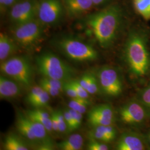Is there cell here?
Here are the masks:
<instances>
[{
	"label": "cell",
	"instance_id": "obj_1",
	"mask_svg": "<svg viewBox=\"0 0 150 150\" xmlns=\"http://www.w3.org/2000/svg\"><path fill=\"white\" fill-rule=\"evenodd\" d=\"M121 20L118 7L112 6L88 16L87 23L103 48L109 47L116 36Z\"/></svg>",
	"mask_w": 150,
	"mask_h": 150
},
{
	"label": "cell",
	"instance_id": "obj_2",
	"mask_svg": "<svg viewBox=\"0 0 150 150\" xmlns=\"http://www.w3.org/2000/svg\"><path fill=\"white\" fill-rule=\"evenodd\" d=\"M125 56L131 74L142 78L150 71V54L145 36L139 32H132L127 40Z\"/></svg>",
	"mask_w": 150,
	"mask_h": 150
},
{
	"label": "cell",
	"instance_id": "obj_3",
	"mask_svg": "<svg viewBox=\"0 0 150 150\" xmlns=\"http://www.w3.org/2000/svg\"><path fill=\"white\" fill-rule=\"evenodd\" d=\"M39 72L43 77L54 79L63 82L72 79L75 70L58 56L52 53H43L36 58Z\"/></svg>",
	"mask_w": 150,
	"mask_h": 150
},
{
	"label": "cell",
	"instance_id": "obj_4",
	"mask_svg": "<svg viewBox=\"0 0 150 150\" xmlns=\"http://www.w3.org/2000/svg\"><path fill=\"white\" fill-rule=\"evenodd\" d=\"M2 74L15 81L21 86L28 87L32 80V69L29 60L25 57L16 56L2 62Z\"/></svg>",
	"mask_w": 150,
	"mask_h": 150
},
{
	"label": "cell",
	"instance_id": "obj_5",
	"mask_svg": "<svg viewBox=\"0 0 150 150\" xmlns=\"http://www.w3.org/2000/svg\"><path fill=\"white\" fill-rule=\"evenodd\" d=\"M58 45L61 51L73 61L88 62L98 58V53L92 46L75 38H64L59 40Z\"/></svg>",
	"mask_w": 150,
	"mask_h": 150
},
{
	"label": "cell",
	"instance_id": "obj_6",
	"mask_svg": "<svg viewBox=\"0 0 150 150\" xmlns=\"http://www.w3.org/2000/svg\"><path fill=\"white\" fill-rule=\"evenodd\" d=\"M42 23L34 20L32 21L16 25L13 31L15 41L23 47L29 48L38 43L42 37Z\"/></svg>",
	"mask_w": 150,
	"mask_h": 150
},
{
	"label": "cell",
	"instance_id": "obj_7",
	"mask_svg": "<svg viewBox=\"0 0 150 150\" xmlns=\"http://www.w3.org/2000/svg\"><path fill=\"white\" fill-rule=\"evenodd\" d=\"M97 79L103 92L109 96L120 95L122 91V83L118 72L110 66L98 70Z\"/></svg>",
	"mask_w": 150,
	"mask_h": 150
},
{
	"label": "cell",
	"instance_id": "obj_8",
	"mask_svg": "<svg viewBox=\"0 0 150 150\" xmlns=\"http://www.w3.org/2000/svg\"><path fill=\"white\" fill-rule=\"evenodd\" d=\"M38 4L32 0H25L17 3L11 8V21L20 25L32 21L38 16Z\"/></svg>",
	"mask_w": 150,
	"mask_h": 150
},
{
	"label": "cell",
	"instance_id": "obj_9",
	"mask_svg": "<svg viewBox=\"0 0 150 150\" xmlns=\"http://www.w3.org/2000/svg\"><path fill=\"white\" fill-rule=\"evenodd\" d=\"M63 13V5L59 0H42L38 4V21L45 25H52L59 21Z\"/></svg>",
	"mask_w": 150,
	"mask_h": 150
},
{
	"label": "cell",
	"instance_id": "obj_10",
	"mask_svg": "<svg viewBox=\"0 0 150 150\" xmlns=\"http://www.w3.org/2000/svg\"><path fill=\"white\" fill-rule=\"evenodd\" d=\"M119 113L123 122L131 125L142 123L148 117L145 105L135 101L128 102L121 107Z\"/></svg>",
	"mask_w": 150,
	"mask_h": 150
},
{
	"label": "cell",
	"instance_id": "obj_11",
	"mask_svg": "<svg viewBox=\"0 0 150 150\" xmlns=\"http://www.w3.org/2000/svg\"><path fill=\"white\" fill-rule=\"evenodd\" d=\"M88 121L93 127L98 126L111 125L115 115L112 108L109 105H100L91 108L88 113Z\"/></svg>",
	"mask_w": 150,
	"mask_h": 150
},
{
	"label": "cell",
	"instance_id": "obj_12",
	"mask_svg": "<svg viewBox=\"0 0 150 150\" xmlns=\"http://www.w3.org/2000/svg\"><path fill=\"white\" fill-rule=\"evenodd\" d=\"M21 85L4 75L0 76V97L1 99L15 98L21 94Z\"/></svg>",
	"mask_w": 150,
	"mask_h": 150
},
{
	"label": "cell",
	"instance_id": "obj_13",
	"mask_svg": "<svg viewBox=\"0 0 150 150\" xmlns=\"http://www.w3.org/2000/svg\"><path fill=\"white\" fill-rule=\"evenodd\" d=\"M118 150H142L145 149L144 142L138 134L126 133L121 135L116 144Z\"/></svg>",
	"mask_w": 150,
	"mask_h": 150
},
{
	"label": "cell",
	"instance_id": "obj_14",
	"mask_svg": "<svg viewBox=\"0 0 150 150\" xmlns=\"http://www.w3.org/2000/svg\"><path fill=\"white\" fill-rule=\"evenodd\" d=\"M16 41L7 34L0 33V60L4 62L15 54L17 50Z\"/></svg>",
	"mask_w": 150,
	"mask_h": 150
},
{
	"label": "cell",
	"instance_id": "obj_15",
	"mask_svg": "<svg viewBox=\"0 0 150 150\" xmlns=\"http://www.w3.org/2000/svg\"><path fill=\"white\" fill-rule=\"evenodd\" d=\"M64 3L68 13L72 16L87 12L94 5L92 0H64Z\"/></svg>",
	"mask_w": 150,
	"mask_h": 150
},
{
	"label": "cell",
	"instance_id": "obj_16",
	"mask_svg": "<svg viewBox=\"0 0 150 150\" xmlns=\"http://www.w3.org/2000/svg\"><path fill=\"white\" fill-rule=\"evenodd\" d=\"M16 126L20 134L26 139L33 142L38 141L32 131L29 118L25 113L23 114L21 112L17 113Z\"/></svg>",
	"mask_w": 150,
	"mask_h": 150
},
{
	"label": "cell",
	"instance_id": "obj_17",
	"mask_svg": "<svg viewBox=\"0 0 150 150\" xmlns=\"http://www.w3.org/2000/svg\"><path fill=\"white\" fill-rule=\"evenodd\" d=\"M25 115L28 118L43 125L48 132L53 131L50 115L47 112L40 108H36L28 110L25 112Z\"/></svg>",
	"mask_w": 150,
	"mask_h": 150
},
{
	"label": "cell",
	"instance_id": "obj_18",
	"mask_svg": "<svg viewBox=\"0 0 150 150\" xmlns=\"http://www.w3.org/2000/svg\"><path fill=\"white\" fill-rule=\"evenodd\" d=\"M83 143L82 136L79 134H75L57 144V147L62 150H79L82 149Z\"/></svg>",
	"mask_w": 150,
	"mask_h": 150
},
{
	"label": "cell",
	"instance_id": "obj_19",
	"mask_svg": "<svg viewBox=\"0 0 150 150\" xmlns=\"http://www.w3.org/2000/svg\"><path fill=\"white\" fill-rule=\"evenodd\" d=\"M4 146L7 150H27L28 147L25 142L16 134H11L6 137Z\"/></svg>",
	"mask_w": 150,
	"mask_h": 150
},
{
	"label": "cell",
	"instance_id": "obj_20",
	"mask_svg": "<svg viewBox=\"0 0 150 150\" xmlns=\"http://www.w3.org/2000/svg\"><path fill=\"white\" fill-rule=\"evenodd\" d=\"M69 107L77 112L83 114L86 112L87 107L90 105L88 99L82 98H71L69 102Z\"/></svg>",
	"mask_w": 150,
	"mask_h": 150
},
{
	"label": "cell",
	"instance_id": "obj_21",
	"mask_svg": "<svg viewBox=\"0 0 150 150\" xmlns=\"http://www.w3.org/2000/svg\"><path fill=\"white\" fill-rule=\"evenodd\" d=\"M135 9L145 20L150 19V0H134Z\"/></svg>",
	"mask_w": 150,
	"mask_h": 150
},
{
	"label": "cell",
	"instance_id": "obj_22",
	"mask_svg": "<svg viewBox=\"0 0 150 150\" xmlns=\"http://www.w3.org/2000/svg\"><path fill=\"white\" fill-rule=\"evenodd\" d=\"M50 96L47 92L43 91L40 95H38L33 101L29 105L36 108H40L45 107L48 105L50 101Z\"/></svg>",
	"mask_w": 150,
	"mask_h": 150
},
{
	"label": "cell",
	"instance_id": "obj_23",
	"mask_svg": "<svg viewBox=\"0 0 150 150\" xmlns=\"http://www.w3.org/2000/svg\"><path fill=\"white\" fill-rule=\"evenodd\" d=\"M99 86L100 85L97 77L94 74L90 73L86 90L89 93V94H95L98 91Z\"/></svg>",
	"mask_w": 150,
	"mask_h": 150
},
{
	"label": "cell",
	"instance_id": "obj_24",
	"mask_svg": "<svg viewBox=\"0 0 150 150\" xmlns=\"http://www.w3.org/2000/svg\"><path fill=\"white\" fill-rule=\"evenodd\" d=\"M69 81L70 83L75 88V90L77 92L79 96L82 98L88 99L89 93L87 92L85 88L81 85L77 80L71 79Z\"/></svg>",
	"mask_w": 150,
	"mask_h": 150
},
{
	"label": "cell",
	"instance_id": "obj_25",
	"mask_svg": "<svg viewBox=\"0 0 150 150\" xmlns=\"http://www.w3.org/2000/svg\"><path fill=\"white\" fill-rule=\"evenodd\" d=\"M39 83L40 86L43 88L44 91L47 92L50 96H57L61 92V91L59 89L54 87L53 86H51L49 83L44 80L42 78L40 80Z\"/></svg>",
	"mask_w": 150,
	"mask_h": 150
},
{
	"label": "cell",
	"instance_id": "obj_26",
	"mask_svg": "<svg viewBox=\"0 0 150 150\" xmlns=\"http://www.w3.org/2000/svg\"><path fill=\"white\" fill-rule=\"evenodd\" d=\"M87 148L89 150H107L109 149L108 146L105 142H103L96 139H90Z\"/></svg>",
	"mask_w": 150,
	"mask_h": 150
},
{
	"label": "cell",
	"instance_id": "obj_27",
	"mask_svg": "<svg viewBox=\"0 0 150 150\" xmlns=\"http://www.w3.org/2000/svg\"><path fill=\"white\" fill-rule=\"evenodd\" d=\"M64 119L66 121V123L67 127V132H71L76 130L75 129V123L73 120L72 115L70 112L69 109H66L63 111Z\"/></svg>",
	"mask_w": 150,
	"mask_h": 150
},
{
	"label": "cell",
	"instance_id": "obj_28",
	"mask_svg": "<svg viewBox=\"0 0 150 150\" xmlns=\"http://www.w3.org/2000/svg\"><path fill=\"white\" fill-rule=\"evenodd\" d=\"M63 90H64L66 94L71 98H81L79 96L77 92L75 90V88L70 83L69 80L64 81V82Z\"/></svg>",
	"mask_w": 150,
	"mask_h": 150
},
{
	"label": "cell",
	"instance_id": "obj_29",
	"mask_svg": "<svg viewBox=\"0 0 150 150\" xmlns=\"http://www.w3.org/2000/svg\"><path fill=\"white\" fill-rule=\"evenodd\" d=\"M140 98L141 103L150 109V85L141 92Z\"/></svg>",
	"mask_w": 150,
	"mask_h": 150
},
{
	"label": "cell",
	"instance_id": "obj_30",
	"mask_svg": "<svg viewBox=\"0 0 150 150\" xmlns=\"http://www.w3.org/2000/svg\"><path fill=\"white\" fill-rule=\"evenodd\" d=\"M44 90L43 88L40 86H36L33 87L26 97V101L28 102V103L30 104Z\"/></svg>",
	"mask_w": 150,
	"mask_h": 150
},
{
	"label": "cell",
	"instance_id": "obj_31",
	"mask_svg": "<svg viewBox=\"0 0 150 150\" xmlns=\"http://www.w3.org/2000/svg\"><path fill=\"white\" fill-rule=\"evenodd\" d=\"M58 121H59V132L61 133H64L67 131V127L66 123L63 112L59 110L57 111Z\"/></svg>",
	"mask_w": 150,
	"mask_h": 150
},
{
	"label": "cell",
	"instance_id": "obj_32",
	"mask_svg": "<svg viewBox=\"0 0 150 150\" xmlns=\"http://www.w3.org/2000/svg\"><path fill=\"white\" fill-rule=\"evenodd\" d=\"M69 110L73 117V120L75 123V129H79L82 123V114L79 112H77L72 109H71L70 108H69Z\"/></svg>",
	"mask_w": 150,
	"mask_h": 150
},
{
	"label": "cell",
	"instance_id": "obj_33",
	"mask_svg": "<svg viewBox=\"0 0 150 150\" xmlns=\"http://www.w3.org/2000/svg\"><path fill=\"white\" fill-rule=\"evenodd\" d=\"M50 118L52 122L53 131L59 132V121L57 111H53L51 112L50 115Z\"/></svg>",
	"mask_w": 150,
	"mask_h": 150
},
{
	"label": "cell",
	"instance_id": "obj_34",
	"mask_svg": "<svg viewBox=\"0 0 150 150\" xmlns=\"http://www.w3.org/2000/svg\"><path fill=\"white\" fill-rule=\"evenodd\" d=\"M54 144L50 139L45 140L40 144L38 147V150H51L54 149Z\"/></svg>",
	"mask_w": 150,
	"mask_h": 150
},
{
	"label": "cell",
	"instance_id": "obj_35",
	"mask_svg": "<svg viewBox=\"0 0 150 150\" xmlns=\"http://www.w3.org/2000/svg\"><path fill=\"white\" fill-rule=\"evenodd\" d=\"M15 1L16 0H0V5L2 7H7L12 5Z\"/></svg>",
	"mask_w": 150,
	"mask_h": 150
},
{
	"label": "cell",
	"instance_id": "obj_36",
	"mask_svg": "<svg viewBox=\"0 0 150 150\" xmlns=\"http://www.w3.org/2000/svg\"><path fill=\"white\" fill-rule=\"evenodd\" d=\"M106 0H92L94 5H98L103 3Z\"/></svg>",
	"mask_w": 150,
	"mask_h": 150
},
{
	"label": "cell",
	"instance_id": "obj_37",
	"mask_svg": "<svg viewBox=\"0 0 150 150\" xmlns=\"http://www.w3.org/2000/svg\"><path fill=\"white\" fill-rule=\"evenodd\" d=\"M149 142H150V133H149Z\"/></svg>",
	"mask_w": 150,
	"mask_h": 150
}]
</instances>
